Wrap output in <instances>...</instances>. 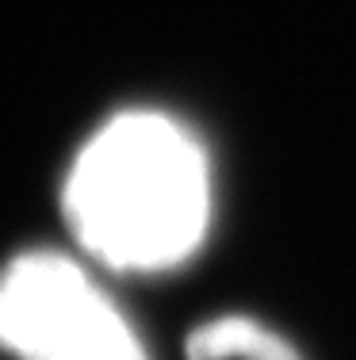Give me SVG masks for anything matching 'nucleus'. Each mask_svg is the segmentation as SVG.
Listing matches in <instances>:
<instances>
[{"label":"nucleus","instance_id":"f257e3e1","mask_svg":"<svg viewBox=\"0 0 356 360\" xmlns=\"http://www.w3.org/2000/svg\"><path fill=\"white\" fill-rule=\"evenodd\" d=\"M62 203L96 264L138 276L180 269L211 226L207 150L165 111H119L77 150Z\"/></svg>","mask_w":356,"mask_h":360},{"label":"nucleus","instance_id":"f03ea898","mask_svg":"<svg viewBox=\"0 0 356 360\" xmlns=\"http://www.w3.org/2000/svg\"><path fill=\"white\" fill-rule=\"evenodd\" d=\"M0 349L15 360H150L96 276L50 250L0 269Z\"/></svg>","mask_w":356,"mask_h":360}]
</instances>
